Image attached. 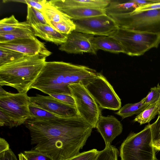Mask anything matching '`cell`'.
<instances>
[{"label":"cell","mask_w":160,"mask_h":160,"mask_svg":"<svg viewBox=\"0 0 160 160\" xmlns=\"http://www.w3.org/2000/svg\"><path fill=\"white\" fill-rule=\"evenodd\" d=\"M18 160H28L23 153H20L18 154Z\"/></svg>","instance_id":"41"},{"label":"cell","mask_w":160,"mask_h":160,"mask_svg":"<svg viewBox=\"0 0 160 160\" xmlns=\"http://www.w3.org/2000/svg\"><path fill=\"white\" fill-rule=\"evenodd\" d=\"M68 87L79 116L93 128H95L101 114L99 106L81 82L70 84Z\"/></svg>","instance_id":"8"},{"label":"cell","mask_w":160,"mask_h":160,"mask_svg":"<svg viewBox=\"0 0 160 160\" xmlns=\"http://www.w3.org/2000/svg\"><path fill=\"white\" fill-rule=\"evenodd\" d=\"M44 7L42 13L47 22L52 21L55 22H59L72 19L67 14L51 4L48 1L46 0Z\"/></svg>","instance_id":"20"},{"label":"cell","mask_w":160,"mask_h":160,"mask_svg":"<svg viewBox=\"0 0 160 160\" xmlns=\"http://www.w3.org/2000/svg\"><path fill=\"white\" fill-rule=\"evenodd\" d=\"M153 145L156 151H160V139Z\"/></svg>","instance_id":"40"},{"label":"cell","mask_w":160,"mask_h":160,"mask_svg":"<svg viewBox=\"0 0 160 160\" xmlns=\"http://www.w3.org/2000/svg\"><path fill=\"white\" fill-rule=\"evenodd\" d=\"M14 2L26 3L38 9L42 13L44 9V6L46 0H6L5 2Z\"/></svg>","instance_id":"35"},{"label":"cell","mask_w":160,"mask_h":160,"mask_svg":"<svg viewBox=\"0 0 160 160\" xmlns=\"http://www.w3.org/2000/svg\"><path fill=\"white\" fill-rule=\"evenodd\" d=\"M46 57L41 54L26 55L0 66V86H9L18 93H27L46 63Z\"/></svg>","instance_id":"3"},{"label":"cell","mask_w":160,"mask_h":160,"mask_svg":"<svg viewBox=\"0 0 160 160\" xmlns=\"http://www.w3.org/2000/svg\"><path fill=\"white\" fill-rule=\"evenodd\" d=\"M72 19H79L107 14L105 8L90 7H72L59 10Z\"/></svg>","instance_id":"18"},{"label":"cell","mask_w":160,"mask_h":160,"mask_svg":"<svg viewBox=\"0 0 160 160\" xmlns=\"http://www.w3.org/2000/svg\"><path fill=\"white\" fill-rule=\"evenodd\" d=\"M25 56L21 52L0 47V66L17 61Z\"/></svg>","instance_id":"25"},{"label":"cell","mask_w":160,"mask_h":160,"mask_svg":"<svg viewBox=\"0 0 160 160\" xmlns=\"http://www.w3.org/2000/svg\"><path fill=\"white\" fill-rule=\"evenodd\" d=\"M29 108L30 115L29 118H30L39 120H47L59 118L31 103L29 105Z\"/></svg>","instance_id":"27"},{"label":"cell","mask_w":160,"mask_h":160,"mask_svg":"<svg viewBox=\"0 0 160 160\" xmlns=\"http://www.w3.org/2000/svg\"><path fill=\"white\" fill-rule=\"evenodd\" d=\"M26 19L31 25L37 24L49 25L42 13L29 5H27Z\"/></svg>","instance_id":"26"},{"label":"cell","mask_w":160,"mask_h":160,"mask_svg":"<svg viewBox=\"0 0 160 160\" xmlns=\"http://www.w3.org/2000/svg\"><path fill=\"white\" fill-rule=\"evenodd\" d=\"M49 3L58 10L72 7H90L105 8L110 0H52Z\"/></svg>","instance_id":"15"},{"label":"cell","mask_w":160,"mask_h":160,"mask_svg":"<svg viewBox=\"0 0 160 160\" xmlns=\"http://www.w3.org/2000/svg\"><path fill=\"white\" fill-rule=\"evenodd\" d=\"M159 9H160V2L146 4L142 6H141L139 7L133 11L137 12L141 11Z\"/></svg>","instance_id":"38"},{"label":"cell","mask_w":160,"mask_h":160,"mask_svg":"<svg viewBox=\"0 0 160 160\" xmlns=\"http://www.w3.org/2000/svg\"><path fill=\"white\" fill-rule=\"evenodd\" d=\"M148 106L141 100L138 102L125 105L115 113L121 117L122 119H124L134 115H138Z\"/></svg>","instance_id":"22"},{"label":"cell","mask_w":160,"mask_h":160,"mask_svg":"<svg viewBox=\"0 0 160 160\" xmlns=\"http://www.w3.org/2000/svg\"><path fill=\"white\" fill-rule=\"evenodd\" d=\"M35 37L33 29H18L10 32H0V42Z\"/></svg>","instance_id":"23"},{"label":"cell","mask_w":160,"mask_h":160,"mask_svg":"<svg viewBox=\"0 0 160 160\" xmlns=\"http://www.w3.org/2000/svg\"><path fill=\"white\" fill-rule=\"evenodd\" d=\"M151 128L153 145L160 139V115L151 124Z\"/></svg>","instance_id":"34"},{"label":"cell","mask_w":160,"mask_h":160,"mask_svg":"<svg viewBox=\"0 0 160 160\" xmlns=\"http://www.w3.org/2000/svg\"><path fill=\"white\" fill-rule=\"evenodd\" d=\"M34 149L53 160L67 159L80 153L90 136L92 127L80 116L25 122Z\"/></svg>","instance_id":"1"},{"label":"cell","mask_w":160,"mask_h":160,"mask_svg":"<svg viewBox=\"0 0 160 160\" xmlns=\"http://www.w3.org/2000/svg\"><path fill=\"white\" fill-rule=\"evenodd\" d=\"M0 47L16 51L29 56L41 54L47 57L52 54V52L47 49L44 43L39 40L35 37L1 42Z\"/></svg>","instance_id":"12"},{"label":"cell","mask_w":160,"mask_h":160,"mask_svg":"<svg viewBox=\"0 0 160 160\" xmlns=\"http://www.w3.org/2000/svg\"><path fill=\"white\" fill-rule=\"evenodd\" d=\"M99 107L103 109L119 110L121 100L112 86L101 73L81 82Z\"/></svg>","instance_id":"7"},{"label":"cell","mask_w":160,"mask_h":160,"mask_svg":"<svg viewBox=\"0 0 160 160\" xmlns=\"http://www.w3.org/2000/svg\"><path fill=\"white\" fill-rule=\"evenodd\" d=\"M22 124L10 116L3 111L0 110V126H6L9 128L16 127Z\"/></svg>","instance_id":"31"},{"label":"cell","mask_w":160,"mask_h":160,"mask_svg":"<svg viewBox=\"0 0 160 160\" xmlns=\"http://www.w3.org/2000/svg\"><path fill=\"white\" fill-rule=\"evenodd\" d=\"M10 149L8 143L4 138H0V153L4 152Z\"/></svg>","instance_id":"39"},{"label":"cell","mask_w":160,"mask_h":160,"mask_svg":"<svg viewBox=\"0 0 160 160\" xmlns=\"http://www.w3.org/2000/svg\"><path fill=\"white\" fill-rule=\"evenodd\" d=\"M49 95L64 103L76 106L74 100L71 95L63 94H55Z\"/></svg>","instance_id":"36"},{"label":"cell","mask_w":160,"mask_h":160,"mask_svg":"<svg viewBox=\"0 0 160 160\" xmlns=\"http://www.w3.org/2000/svg\"><path fill=\"white\" fill-rule=\"evenodd\" d=\"M75 31L92 35L109 36L119 27L107 14L79 19H72Z\"/></svg>","instance_id":"9"},{"label":"cell","mask_w":160,"mask_h":160,"mask_svg":"<svg viewBox=\"0 0 160 160\" xmlns=\"http://www.w3.org/2000/svg\"><path fill=\"white\" fill-rule=\"evenodd\" d=\"M29 99L31 104L59 117L68 118L79 116L76 106L64 103L50 95L37 94L35 96L29 97Z\"/></svg>","instance_id":"11"},{"label":"cell","mask_w":160,"mask_h":160,"mask_svg":"<svg viewBox=\"0 0 160 160\" xmlns=\"http://www.w3.org/2000/svg\"><path fill=\"white\" fill-rule=\"evenodd\" d=\"M51 27L61 33L68 35L76 29V25L73 20L64 21L59 22H55L52 21L47 22Z\"/></svg>","instance_id":"28"},{"label":"cell","mask_w":160,"mask_h":160,"mask_svg":"<svg viewBox=\"0 0 160 160\" xmlns=\"http://www.w3.org/2000/svg\"><path fill=\"white\" fill-rule=\"evenodd\" d=\"M107 15L119 28L160 35V9Z\"/></svg>","instance_id":"6"},{"label":"cell","mask_w":160,"mask_h":160,"mask_svg":"<svg viewBox=\"0 0 160 160\" xmlns=\"http://www.w3.org/2000/svg\"><path fill=\"white\" fill-rule=\"evenodd\" d=\"M109 36L118 41L125 53L138 56L152 48H157L160 43V35L119 28Z\"/></svg>","instance_id":"5"},{"label":"cell","mask_w":160,"mask_h":160,"mask_svg":"<svg viewBox=\"0 0 160 160\" xmlns=\"http://www.w3.org/2000/svg\"><path fill=\"white\" fill-rule=\"evenodd\" d=\"M32 29L27 21L19 22L13 15L0 21V32L12 31L18 29Z\"/></svg>","instance_id":"21"},{"label":"cell","mask_w":160,"mask_h":160,"mask_svg":"<svg viewBox=\"0 0 160 160\" xmlns=\"http://www.w3.org/2000/svg\"><path fill=\"white\" fill-rule=\"evenodd\" d=\"M119 153L116 147L111 145L99 151L95 160H118Z\"/></svg>","instance_id":"29"},{"label":"cell","mask_w":160,"mask_h":160,"mask_svg":"<svg viewBox=\"0 0 160 160\" xmlns=\"http://www.w3.org/2000/svg\"><path fill=\"white\" fill-rule=\"evenodd\" d=\"M29 97L26 93L8 94L0 97V110L20 122L22 124L30 116Z\"/></svg>","instance_id":"10"},{"label":"cell","mask_w":160,"mask_h":160,"mask_svg":"<svg viewBox=\"0 0 160 160\" xmlns=\"http://www.w3.org/2000/svg\"><path fill=\"white\" fill-rule=\"evenodd\" d=\"M153 145L151 124L141 131L130 133L120 148L121 160H157Z\"/></svg>","instance_id":"4"},{"label":"cell","mask_w":160,"mask_h":160,"mask_svg":"<svg viewBox=\"0 0 160 160\" xmlns=\"http://www.w3.org/2000/svg\"><path fill=\"white\" fill-rule=\"evenodd\" d=\"M92 36L74 30L68 35L66 42L60 45L59 49L68 53H89L96 55L97 51L91 41Z\"/></svg>","instance_id":"13"},{"label":"cell","mask_w":160,"mask_h":160,"mask_svg":"<svg viewBox=\"0 0 160 160\" xmlns=\"http://www.w3.org/2000/svg\"><path fill=\"white\" fill-rule=\"evenodd\" d=\"M31 26L35 36L45 41L60 45L66 41L68 35L61 33L49 25L37 24Z\"/></svg>","instance_id":"16"},{"label":"cell","mask_w":160,"mask_h":160,"mask_svg":"<svg viewBox=\"0 0 160 160\" xmlns=\"http://www.w3.org/2000/svg\"><path fill=\"white\" fill-rule=\"evenodd\" d=\"M157 104L158 108V116L160 115V96L158 101L157 102Z\"/></svg>","instance_id":"42"},{"label":"cell","mask_w":160,"mask_h":160,"mask_svg":"<svg viewBox=\"0 0 160 160\" xmlns=\"http://www.w3.org/2000/svg\"><path fill=\"white\" fill-rule=\"evenodd\" d=\"M91 41L97 51L101 49L113 53H125L121 43L111 37L101 36L95 37L93 35Z\"/></svg>","instance_id":"17"},{"label":"cell","mask_w":160,"mask_h":160,"mask_svg":"<svg viewBox=\"0 0 160 160\" xmlns=\"http://www.w3.org/2000/svg\"><path fill=\"white\" fill-rule=\"evenodd\" d=\"M0 160H18L17 157L10 148L6 152L0 153Z\"/></svg>","instance_id":"37"},{"label":"cell","mask_w":160,"mask_h":160,"mask_svg":"<svg viewBox=\"0 0 160 160\" xmlns=\"http://www.w3.org/2000/svg\"><path fill=\"white\" fill-rule=\"evenodd\" d=\"M97 72L85 66L62 61L46 62L29 89H35L49 95H71L69 85L93 78Z\"/></svg>","instance_id":"2"},{"label":"cell","mask_w":160,"mask_h":160,"mask_svg":"<svg viewBox=\"0 0 160 160\" xmlns=\"http://www.w3.org/2000/svg\"><path fill=\"white\" fill-rule=\"evenodd\" d=\"M160 96V85L152 88L146 96L142 100L146 104L149 105L157 102Z\"/></svg>","instance_id":"30"},{"label":"cell","mask_w":160,"mask_h":160,"mask_svg":"<svg viewBox=\"0 0 160 160\" xmlns=\"http://www.w3.org/2000/svg\"><path fill=\"white\" fill-rule=\"evenodd\" d=\"M95 128L100 134L105 143V147L111 145L112 141L122 131L121 122L112 115L100 116Z\"/></svg>","instance_id":"14"},{"label":"cell","mask_w":160,"mask_h":160,"mask_svg":"<svg viewBox=\"0 0 160 160\" xmlns=\"http://www.w3.org/2000/svg\"><path fill=\"white\" fill-rule=\"evenodd\" d=\"M139 7V5L132 0L125 2L111 0L105 9L107 15L120 14L132 12Z\"/></svg>","instance_id":"19"},{"label":"cell","mask_w":160,"mask_h":160,"mask_svg":"<svg viewBox=\"0 0 160 160\" xmlns=\"http://www.w3.org/2000/svg\"><path fill=\"white\" fill-rule=\"evenodd\" d=\"M99 151L97 149H93L80 153L72 157L63 160H95Z\"/></svg>","instance_id":"32"},{"label":"cell","mask_w":160,"mask_h":160,"mask_svg":"<svg viewBox=\"0 0 160 160\" xmlns=\"http://www.w3.org/2000/svg\"><path fill=\"white\" fill-rule=\"evenodd\" d=\"M23 153L28 160H53L47 154L34 149L25 151Z\"/></svg>","instance_id":"33"},{"label":"cell","mask_w":160,"mask_h":160,"mask_svg":"<svg viewBox=\"0 0 160 160\" xmlns=\"http://www.w3.org/2000/svg\"><path fill=\"white\" fill-rule=\"evenodd\" d=\"M158 114V108L157 102L148 105L136 117L133 121L142 125L149 122Z\"/></svg>","instance_id":"24"}]
</instances>
